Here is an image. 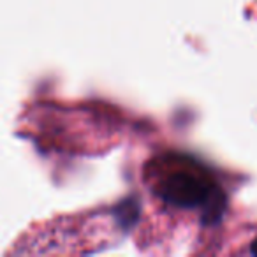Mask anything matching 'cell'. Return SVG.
Instances as JSON below:
<instances>
[{
    "label": "cell",
    "instance_id": "6da1fadb",
    "mask_svg": "<svg viewBox=\"0 0 257 257\" xmlns=\"http://www.w3.org/2000/svg\"><path fill=\"white\" fill-rule=\"evenodd\" d=\"M159 194L168 203L182 208L199 206L213 194V183L199 171H175L169 173L159 187Z\"/></svg>",
    "mask_w": 257,
    "mask_h": 257
},
{
    "label": "cell",
    "instance_id": "7a4b0ae2",
    "mask_svg": "<svg viewBox=\"0 0 257 257\" xmlns=\"http://www.w3.org/2000/svg\"><path fill=\"white\" fill-rule=\"evenodd\" d=\"M252 253H255V255H257V239L252 243Z\"/></svg>",
    "mask_w": 257,
    "mask_h": 257
}]
</instances>
